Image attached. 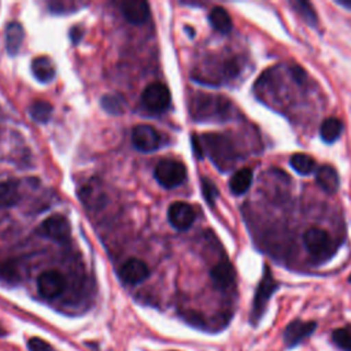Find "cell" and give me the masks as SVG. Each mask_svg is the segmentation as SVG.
I'll return each instance as SVG.
<instances>
[{"label": "cell", "mask_w": 351, "mask_h": 351, "mask_svg": "<svg viewBox=\"0 0 351 351\" xmlns=\"http://www.w3.org/2000/svg\"><path fill=\"white\" fill-rule=\"evenodd\" d=\"M189 112L196 122H222L232 118V103L219 95L197 92L191 97Z\"/></svg>", "instance_id": "6da1fadb"}, {"label": "cell", "mask_w": 351, "mask_h": 351, "mask_svg": "<svg viewBox=\"0 0 351 351\" xmlns=\"http://www.w3.org/2000/svg\"><path fill=\"white\" fill-rule=\"evenodd\" d=\"M203 152L208 155L215 167L228 171L237 160V151L230 138L221 133H206L200 137Z\"/></svg>", "instance_id": "7a4b0ae2"}, {"label": "cell", "mask_w": 351, "mask_h": 351, "mask_svg": "<svg viewBox=\"0 0 351 351\" xmlns=\"http://www.w3.org/2000/svg\"><path fill=\"white\" fill-rule=\"evenodd\" d=\"M303 241L313 261L318 263L328 261L335 251L330 236L319 228H308L303 234Z\"/></svg>", "instance_id": "3957f363"}, {"label": "cell", "mask_w": 351, "mask_h": 351, "mask_svg": "<svg viewBox=\"0 0 351 351\" xmlns=\"http://www.w3.org/2000/svg\"><path fill=\"white\" fill-rule=\"evenodd\" d=\"M278 289V282L273 278L271 271L269 266H265L263 276L255 289L254 300H252V308H251V324L256 325L262 315L265 314V310L267 307V303L271 298V295Z\"/></svg>", "instance_id": "277c9868"}, {"label": "cell", "mask_w": 351, "mask_h": 351, "mask_svg": "<svg viewBox=\"0 0 351 351\" xmlns=\"http://www.w3.org/2000/svg\"><path fill=\"white\" fill-rule=\"evenodd\" d=\"M155 180L167 189L181 185L186 178V167L176 159H160L154 169Z\"/></svg>", "instance_id": "5b68a950"}, {"label": "cell", "mask_w": 351, "mask_h": 351, "mask_svg": "<svg viewBox=\"0 0 351 351\" xmlns=\"http://www.w3.org/2000/svg\"><path fill=\"white\" fill-rule=\"evenodd\" d=\"M141 104L149 112H163L170 106V90L162 82H152L141 93Z\"/></svg>", "instance_id": "8992f818"}, {"label": "cell", "mask_w": 351, "mask_h": 351, "mask_svg": "<svg viewBox=\"0 0 351 351\" xmlns=\"http://www.w3.org/2000/svg\"><path fill=\"white\" fill-rule=\"evenodd\" d=\"M37 233L53 241H66L70 237V223L66 217L53 214L45 218L37 228Z\"/></svg>", "instance_id": "52a82bcc"}, {"label": "cell", "mask_w": 351, "mask_h": 351, "mask_svg": "<svg viewBox=\"0 0 351 351\" xmlns=\"http://www.w3.org/2000/svg\"><path fill=\"white\" fill-rule=\"evenodd\" d=\"M66 278L58 270H45L37 278L38 293L44 299H55L66 289Z\"/></svg>", "instance_id": "ba28073f"}, {"label": "cell", "mask_w": 351, "mask_h": 351, "mask_svg": "<svg viewBox=\"0 0 351 351\" xmlns=\"http://www.w3.org/2000/svg\"><path fill=\"white\" fill-rule=\"evenodd\" d=\"M132 143L141 152H152L160 147V134L149 125H137L132 130Z\"/></svg>", "instance_id": "9c48e42d"}, {"label": "cell", "mask_w": 351, "mask_h": 351, "mask_svg": "<svg viewBox=\"0 0 351 351\" xmlns=\"http://www.w3.org/2000/svg\"><path fill=\"white\" fill-rule=\"evenodd\" d=\"M167 218L177 230H186L195 221V210L186 202H174L167 208Z\"/></svg>", "instance_id": "30bf717a"}, {"label": "cell", "mask_w": 351, "mask_h": 351, "mask_svg": "<svg viewBox=\"0 0 351 351\" xmlns=\"http://www.w3.org/2000/svg\"><path fill=\"white\" fill-rule=\"evenodd\" d=\"M119 278L126 284H140L149 276L147 263L138 258L126 259L118 270Z\"/></svg>", "instance_id": "8fae6325"}, {"label": "cell", "mask_w": 351, "mask_h": 351, "mask_svg": "<svg viewBox=\"0 0 351 351\" xmlns=\"http://www.w3.org/2000/svg\"><path fill=\"white\" fill-rule=\"evenodd\" d=\"M317 328L314 321H302L295 319L292 321L284 330V341L288 348H292L307 339Z\"/></svg>", "instance_id": "7c38bea8"}, {"label": "cell", "mask_w": 351, "mask_h": 351, "mask_svg": "<svg viewBox=\"0 0 351 351\" xmlns=\"http://www.w3.org/2000/svg\"><path fill=\"white\" fill-rule=\"evenodd\" d=\"M210 277L217 289L226 291L234 285L236 271L228 259H221L211 267Z\"/></svg>", "instance_id": "4fadbf2b"}, {"label": "cell", "mask_w": 351, "mask_h": 351, "mask_svg": "<svg viewBox=\"0 0 351 351\" xmlns=\"http://www.w3.org/2000/svg\"><path fill=\"white\" fill-rule=\"evenodd\" d=\"M121 12L129 23L143 25L149 18V5L143 0L123 1L121 3Z\"/></svg>", "instance_id": "5bb4252c"}, {"label": "cell", "mask_w": 351, "mask_h": 351, "mask_svg": "<svg viewBox=\"0 0 351 351\" xmlns=\"http://www.w3.org/2000/svg\"><path fill=\"white\" fill-rule=\"evenodd\" d=\"M315 181L318 186L326 193H335L339 189L340 178L337 170L330 165H322L315 173Z\"/></svg>", "instance_id": "9a60e30c"}, {"label": "cell", "mask_w": 351, "mask_h": 351, "mask_svg": "<svg viewBox=\"0 0 351 351\" xmlns=\"http://www.w3.org/2000/svg\"><path fill=\"white\" fill-rule=\"evenodd\" d=\"M32 73L40 82H49L53 80L56 74V69L53 62L48 56L34 58L32 62Z\"/></svg>", "instance_id": "2e32d148"}, {"label": "cell", "mask_w": 351, "mask_h": 351, "mask_svg": "<svg viewBox=\"0 0 351 351\" xmlns=\"http://www.w3.org/2000/svg\"><path fill=\"white\" fill-rule=\"evenodd\" d=\"M25 30L19 22H10L5 27V48L10 55H15L23 43Z\"/></svg>", "instance_id": "e0dca14e"}, {"label": "cell", "mask_w": 351, "mask_h": 351, "mask_svg": "<svg viewBox=\"0 0 351 351\" xmlns=\"http://www.w3.org/2000/svg\"><path fill=\"white\" fill-rule=\"evenodd\" d=\"M252 170L248 167H243L237 170L229 180V188L233 195H243L245 193L251 184H252Z\"/></svg>", "instance_id": "ac0fdd59"}, {"label": "cell", "mask_w": 351, "mask_h": 351, "mask_svg": "<svg viewBox=\"0 0 351 351\" xmlns=\"http://www.w3.org/2000/svg\"><path fill=\"white\" fill-rule=\"evenodd\" d=\"M208 22L217 32H219L222 34H228L232 30L230 15L228 14V11L223 7L217 5V7L211 8V11L208 14Z\"/></svg>", "instance_id": "d6986e66"}, {"label": "cell", "mask_w": 351, "mask_h": 351, "mask_svg": "<svg viewBox=\"0 0 351 351\" xmlns=\"http://www.w3.org/2000/svg\"><path fill=\"white\" fill-rule=\"evenodd\" d=\"M341 132H343V122L336 117L324 119V122L321 123V128H319L321 138L329 144L336 141L340 137Z\"/></svg>", "instance_id": "ffe728a7"}, {"label": "cell", "mask_w": 351, "mask_h": 351, "mask_svg": "<svg viewBox=\"0 0 351 351\" xmlns=\"http://www.w3.org/2000/svg\"><path fill=\"white\" fill-rule=\"evenodd\" d=\"M19 188L16 181L0 182V207H11L19 202Z\"/></svg>", "instance_id": "44dd1931"}, {"label": "cell", "mask_w": 351, "mask_h": 351, "mask_svg": "<svg viewBox=\"0 0 351 351\" xmlns=\"http://www.w3.org/2000/svg\"><path fill=\"white\" fill-rule=\"evenodd\" d=\"M53 107L49 101L45 100H34L29 107L30 117L40 123H47L52 117Z\"/></svg>", "instance_id": "7402d4cb"}, {"label": "cell", "mask_w": 351, "mask_h": 351, "mask_svg": "<svg viewBox=\"0 0 351 351\" xmlns=\"http://www.w3.org/2000/svg\"><path fill=\"white\" fill-rule=\"evenodd\" d=\"M289 165H291V167H292L296 173H299V174H302V176L310 174V173L314 170V167H315L314 159H313L310 155L303 154V152L293 154V155L291 156V159H289Z\"/></svg>", "instance_id": "603a6c76"}, {"label": "cell", "mask_w": 351, "mask_h": 351, "mask_svg": "<svg viewBox=\"0 0 351 351\" xmlns=\"http://www.w3.org/2000/svg\"><path fill=\"white\" fill-rule=\"evenodd\" d=\"M100 104L104 108V111H107L108 114H112V115H121L126 110V103H125L123 97L119 95H115V93L104 95L100 100Z\"/></svg>", "instance_id": "cb8c5ba5"}, {"label": "cell", "mask_w": 351, "mask_h": 351, "mask_svg": "<svg viewBox=\"0 0 351 351\" xmlns=\"http://www.w3.org/2000/svg\"><path fill=\"white\" fill-rule=\"evenodd\" d=\"M289 5L293 8L295 12H298L306 23L311 25V26H315L317 22H318V18H317V14L314 12L313 10V5L307 1H302V0H296V1H291Z\"/></svg>", "instance_id": "d4e9b609"}, {"label": "cell", "mask_w": 351, "mask_h": 351, "mask_svg": "<svg viewBox=\"0 0 351 351\" xmlns=\"http://www.w3.org/2000/svg\"><path fill=\"white\" fill-rule=\"evenodd\" d=\"M332 340L339 348L344 351H351V326L335 329L332 332Z\"/></svg>", "instance_id": "484cf974"}, {"label": "cell", "mask_w": 351, "mask_h": 351, "mask_svg": "<svg viewBox=\"0 0 351 351\" xmlns=\"http://www.w3.org/2000/svg\"><path fill=\"white\" fill-rule=\"evenodd\" d=\"M202 192L204 195L206 202L210 206H214L215 204V199L218 197V189H217L215 184L210 178H206V177L202 178Z\"/></svg>", "instance_id": "4316f807"}, {"label": "cell", "mask_w": 351, "mask_h": 351, "mask_svg": "<svg viewBox=\"0 0 351 351\" xmlns=\"http://www.w3.org/2000/svg\"><path fill=\"white\" fill-rule=\"evenodd\" d=\"M27 347L30 351H55L51 344L38 337H32L27 341Z\"/></svg>", "instance_id": "83f0119b"}, {"label": "cell", "mask_w": 351, "mask_h": 351, "mask_svg": "<svg viewBox=\"0 0 351 351\" xmlns=\"http://www.w3.org/2000/svg\"><path fill=\"white\" fill-rule=\"evenodd\" d=\"M192 145H193V149H195V154L197 158H203L204 152H203V147H202V143H200V138L197 136H192Z\"/></svg>", "instance_id": "f1b7e54d"}, {"label": "cell", "mask_w": 351, "mask_h": 351, "mask_svg": "<svg viewBox=\"0 0 351 351\" xmlns=\"http://www.w3.org/2000/svg\"><path fill=\"white\" fill-rule=\"evenodd\" d=\"M81 36V32L78 27H74L71 32H70V37H73V41L77 43L78 41V37Z\"/></svg>", "instance_id": "f546056e"}, {"label": "cell", "mask_w": 351, "mask_h": 351, "mask_svg": "<svg viewBox=\"0 0 351 351\" xmlns=\"http://www.w3.org/2000/svg\"><path fill=\"white\" fill-rule=\"evenodd\" d=\"M348 281H350V282H351V276H350V278H348Z\"/></svg>", "instance_id": "4dcf8cb0"}, {"label": "cell", "mask_w": 351, "mask_h": 351, "mask_svg": "<svg viewBox=\"0 0 351 351\" xmlns=\"http://www.w3.org/2000/svg\"><path fill=\"white\" fill-rule=\"evenodd\" d=\"M0 333H3V330H1V329H0Z\"/></svg>", "instance_id": "1f68e13d"}]
</instances>
